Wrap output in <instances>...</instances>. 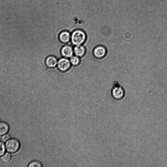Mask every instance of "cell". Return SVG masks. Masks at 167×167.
I'll return each mask as SVG.
<instances>
[{"mask_svg":"<svg viewBox=\"0 0 167 167\" xmlns=\"http://www.w3.org/2000/svg\"><path fill=\"white\" fill-rule=\"evenodd\" d=\"M108 51L106 48L103 45L96 47L94 50V56L98 58H103L107 54Z\"/></svg>","mask_w":167,"mask_h":167,"instance_id":"cell-5","label":"cell"},{"mask_svg":"<svg viewBox=\"0 0 167 167\" xmlns=\"http://www.w3.org/2000/svg\"><path fill=\"white\" fill-rule=\"evenodd\" d=\"M70 61L72 65L77 66L79 64L80 59L79 57L76 56H73L70 58Z\"/></svg>","mask_w":167,"mask_h":167,"instance_id":"cell-12","label":"cell"},{"mask_svg":"<svg viewBox=\"0 0 167 167\" xmlns=\"http://www.w3.org/2000/svg\"><path fill=\"white\" fill-rule=\"evenodd\" d=\"M58 60L56 57L50 56L48 57L45 60V64L49 68H54L57 65Z\"/></svg>","mask_w":167,"mask_h":167,"instance_id":"cell-8","label":"cell"},{"mask_svg":"<svg viewBox=\"0 0 167 167\" xmlns=\"http://www.w3.org/2000/svg\"><path fill=\"white\" fill-rule=\"evenodd\" d=\"M10 130L9 125L4 121L0 122V136L8 133Z\"/></svg>","mask_w":167,"mask_h":167,"instance_id":"cell-10","label":"cell"},{"mask_svg":"<svg viewBox=\"0 0 167 167\" xmlns=\"http://www.w3.org/2000/svg\"><path fill=\"white\" fill-rule=\"evenodd\" d=\"M6 149L4 142L0 141V157L2 156L5 153Z\"/></svg>","mask_w":167,"mask_h":167,"instance_id":"cell-14","label":"cell"},{"mask_svg":"<svg viewBox=\"0 0 167 167\" xmlns=\"http://www.w3.org/2000/svg\"><path fill=\"white\" fill-rule=\"evenodd\" d=\"M110 94L113 100L116 101H121L124 99L125 92L124 88L117 81H115L113 83Z\"/></svg>","mask_w":167,"mask_h":167,"instance_id":"cell-1","label":"cell"},{"mask_svg":"<svg viewBox=\"0 0 167 167\" xmlns=\"http://www.w3.org/2000/svg\"><path fill=\"white\" fill-rule=\"evenodd\" d=\"M6 151L10 154L16 153L19 150L20 143L19 141L16 139L12 138L5 142Z\"/></svg>","mask_w":167,"mask_h":167,"instance_id":"cell-3","label":"cell"},{"mask_svg":"<svg viewBox=\"0 0 167 167\" xmlns=\"http://www.w3.org/2000/svg\"><path fill=\"white\" fill-rule=\"evenodd\" d=\"M73 49L69 45H65L61 49V54L64 58H71L73 56Z\"/></svg>","mask_w":167,"mask_h":167,"instance_id":"cell-6","label":"cell"},{"mask_svg":"<svg viewBox=\"0 0 167 167\" xmlns=\"http://www.w3.org/2000/svg\"><path fill=\"white\" fill-rule=\"evenodd\" d=\"M12 156L10 153L7 152L5 153L1 157L2 161L4 163H9L11 160Z\"/></svg>","mask_w":167,"mask_h":167,"instance_id":"cell-11","label":"cell"},{"mask_svg":"<svg viewBox=\"0 0 167 167\" xmlns=\"http://www.w3.org/2000/svg\"><path fill=\"white\" fill-rule=\"evenodd\" d=\"M11 139L10 135L8 133H7L2 136L1 140L3 142L5 143Z\"/></svg>","mask_w":167,"mask_h":167,"instance_id":"cell-15","label":"cell"},{"mask_svg":"<svg viewBox=\"0 0 167 167\" xmlns=\"http://www.w3.org/2000/svg\"><path fill=\"white\" fill-rule=\"evenodd\" d=\"M86 38L85 33L81 29L75 30L71 35L72 43L75 45H81L85 42Z\"/></svg>","mask_w":167,"mask_h":167,"instance_id":"cell-2","label":"cell"},{"mask_svg":"<svg viewBox=\"0 0 167 167\" xmlns=\"http://www.w3.org/2000/svg\"><path fill=\"white\" fill-rule=\"evenodd\" d=\"M43 166L42 163L38 161L34 160L30 162L28 164V167H42Z\"/></svg>","mask_w":167,"mask_h":167,"instance_id":"cell-13","label":"cell"},{"mask_svg":"<svg viewBox=\"0 0 167 167\" xmlns=\"http://www.w3.org/2000/svg\"><path fill=\"white\" fill-rule=\"evenodd\" d=\"M60 41L63 43L69 42L71 39V35L70 32L68 30H63L61 32L59 35Z\"/></svg>","mask_w":167,"mask_h":167,"instance_id":"cell-7","label":"cell"},{"mask_svg":"<svg viewBox=\"0 0 167 167\" xmlns=\"http://www.w3.org/2000/svg\"><path fill=\"white\" fill-rule=\"evenodd\" d=\"M57 66L59 70L64 72L69 69L71 66V63L70 60L67 58H62L58 60Z\"/></svg>","mask_w":167,"mask_h":167,"instance_id":"cell-4","label":"cell"},{"mask_svg":"<svg viewBox=\"0 0 167 167\" xmlns=\"http://www.w3.org/2000/svg\"><path fill=\"white\" fill-rule=\"evenodd\" d=\"M74 53L79 57H81L85 53L86 49L84 47L81 45H75L73 48Z\"/></svg>","mask_w":167,"mask_h":167,"instance_id":"cell-9","label":"cell"}]
</instances>
